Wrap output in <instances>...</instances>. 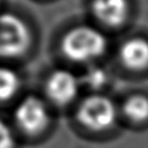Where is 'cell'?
Listing matches in <instances>:
<instances>
[{
    "mask_svg": "<svg viewBox=\"0 0 148 148\" xmlns=\"http://www.w3.org/2000/svg\"><path fill=\"white\" fill-rule=\"evenodd\" d=\"M117 117L112 101L103 95H90L79 105L76 111L77 121L89 131L101 132L110 128Z\"/></svg>",
    "mask_w": 148,
    "mask_h": 148,
    "instance_id": "cell-3",
    "label": "cell"
},
{
    "mask_svg": "<svg viewBox=\"0 0 148 148\" xmlns=\"http://www.w3.org/2000/svg\"><path fill=\"white\" fill-rule=\"evenodd\" d=\"M108 46L105 36L96 28L77 25L62 37L60 47L66 58L75 62H90L101 57Z\"/></svg>",
    "mask_w": 148,
    "mask_h": 148,
    "instance_id": "cell-1",
    "label": "cell"
},
{
    "mask_svg": "<svg viewBox=\"0 0 148 148\" xmlns=\"http://www.w3.org/2000/svg\"><path fill=\"white\" fill-rule=\"evenodd\" d=\"M31 35L27 23L12 13L0 14V57L17 58L30 47Z\"/></svg>",
    "mask_w": 148,
    "mask_h": 148,
    "instance_id": "cell-2",
    "label": "cell"
},
{
    "mask_svg": "<svg viewBox=\"0 0 148 148\" xmlns=\"http://www.w3.org/2000/svg\"><path fill=\"white\" fill-rule=\"evenodd\" d=\"M15 136L6 121L0 119V148H14Z\"/></svg>",
    "mask_w": 148,
    "mask_h": 148,
    "instance_id": "cell-11",
    "label": "cell"
},
{
    "mask_svg": "<svg viewBox=\"0 0 148 148\" xmlns=\"http://www.w3.org/2000/svg\"><path fill=\"white\" fill-rule=\"evenodd\" d=\"M125 116L135 123H141L148 119V98L142 95H133L124 103Z\"/></svg>",
    "mask_w": 148,
    "mask_h": 148,
    "instance_id": "cell-9",
    "label": "cell"
},
{
    "mask_svg": "<svg viewBox=\"0 0 148 148\" xmlns=\"http://www.w3.org/2000/svg\"><path fill=\"white\" fill-rule=\"evenodd\" d=\"M91 8L99 22L112 28L121 25L130 10L127 0H92Z\"/></svg>",
    "mask_w": 148,
    "mask_h": 148,
    "instance_id": "cell-6",
    "label": "cell"
},
{
    "mask_svg": "<svg viewBox=\"0 0 148 148\" xmlns=\"http://www.w3.org/2000/svg\"><path fill=\"white\" fill-rule=\"evenodd\" d=\"M21 88L18 74L6 66H0V102L13 98Z\"/></svg>",
    "mask_w": 148,
    "mask_h": 148,
    "instance_id": "cell-8",
    "label": "cell"
},
{
    "mask_svg": "<svg viewBox=\"0 0 148 148\" xmlns=\"http://www.w3.org/2000/svg\"><path fill=\"white\" fill-rule=\"evenodd\" d=\"M119 58L125 67L133 71L148 67V40L141 37L126 40L120 46Z\"/></svg>",
    "mask_w": 148,
    "mask_h": 148,
    "instance_id": "cell-7",
    "label": "cell"
},
{
    "mask_svg": "<svg viewBox=\"0 0 148 148\" xmlns=\"http://www.w3.org/2000/svg\"><path fill=\"white\" fill-rule=\"evenodd\" d=\"M83 81H84L86 86H88L89 88L99 89L106 83L108 73L98 66H91L86 71L84 76H83Z\"/></svg>",
    "mask_w": 148,
    "mask_h": 148,
    "instance_id": "cell-10",
    "label": "cell"
},
{
    "mask_svg": "<svg viewBox=\"0 0 148 148\" xmlns=\"http://www.w3.org/2000/svg\"><path fill=\"white\" fill-rule=\"evenodd\" d=\"M79 91V80L66 69H56L52 72L45 83L47 97L57 105L71 103Z\"/></svg>",
    "mask_w": 148,
    "mask_h": 148,
    "instance_id": "cell-5",
    "label": "cell"
},
{
    "mask_svg": "<svg viewBox=\"0 0 148 148\" xmlns=\"http://www.w3.org/2000/svg\"><path fill=\"white\" fill-rule=\"evenodd\" d=\"M15 120L18 127L28 134H38L46 128L50 114L46 104L36 96L24 97L15 110Z\"/></svg>",
    "mask_w": 148,
    "mask_h": 148,
    "instance_id": "cell-4",
    "label": "cell"
}]
</instances>
